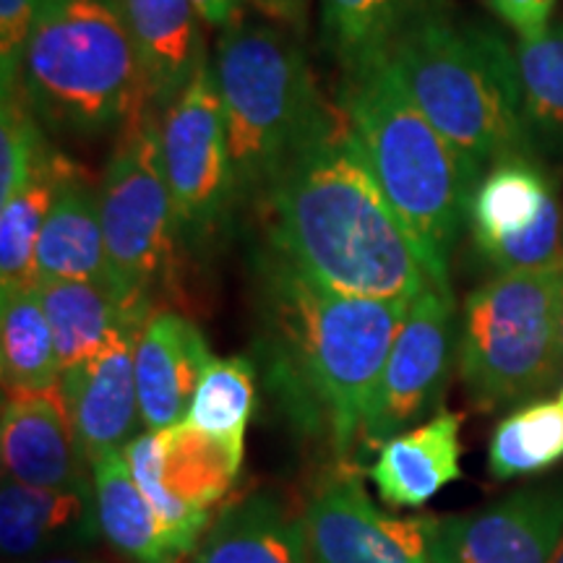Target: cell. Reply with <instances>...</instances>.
Here are the masks:
<instances>
[{"mask_svg": "<svg viewBox=\"0 0 563 563\" xmlns=\"http://www.w3.org/2000/svg\"><path fill=\"white\" fill-rule=\"evenodd\" d=\"M258 199L269 251L327 290L412 300L433 285L340 104L323 102Z\"/></svg>", "mask_w": 563, "mask_h": 563, "instance_id": "cell-1", "label": "cell"}, {"mask_svg": "<svg viewBox=\"0 0 563 563\" xmlns=\"http://www.w3.org/2000/svg\"><path fill=\"white\" fill-rule=\"evenodd\" d=\"M256 279L262 342L282 391L347 456L412 300L327 290L274 251L258 258Z\"/></svg>", "mask_w": 563, "mask_h": 563, "instance_id": "cell-2", "label": "cell"}, {"mask_svg": "<svg viewBox=\"0 0 563 563\" xmlns=\"http://www.w3.org/2000/svg\"><path fill=\"white\" fill-rule=\"evenodd\" d=\"M336 104L378 188L418 245L428 277L452 290L449 262L481 175L422 115L386 55L344 70Z\"/></svg>", "mask_w": 563, "mask_h": 563, "instance_id": "cell-3", "label": "cell"}, {"mask_svg": "<svg viewBox=\"0 0 563 563\" xmlns=\"http://www.w3.org/2000/svg\"><path fill=\"white\" fill-rule=\"evenodd\" d=\"M386 58L422 115L481 178L498 159L532 154L517 55L501 37L443 11L399 34Z\"/></svg>", "mask_w": 563, "mask_h": 563, "instance_id": "cell-4", "label": "cell"}, {"mask_svg": "<svg viewBox=\"0 0 563 563\" xmlns=\"http://www.w3.org/2000/svg\"><path fill=\"white\" fill-rule=\"evenodd\" d=\"M34 115L70 136L121 131L144 104V79L121 0H47L21 58Z\"/></svg>", "mask_w": 563, "mask_h": 563, "instance_id": "cell-5", "label": "cell"}, {"mask_svg": "<svg viewBox=\"0 0 563 563\" xmlns=\"http://www.w3.org/2000/svg\"><path fill=\"white\" fill-rule=\"evenodd\" d=\"M295 37L277 21L243 16L217 45L211 68L241 199L264 194L327 102Z\"/></svg>", "mask_w": 563, "mask_h": 563, "instance_id": "cell-6", "label": "cell"}, {"mask_svg": "<svg viewBox=\"0 0 563 563\" xmlns=\"http://www.w3.org/2000/svg\"><path fill=\"white\" fill-rule=\"evenodd\" d=\"M563 264L498 272L467 295L456 363L481 412L530 402L563 376Z\"/></svg>", "mask_w": 563, "mask_h": 563, "instance_id": "cell-7", "label": "cell"}, {"mask_svg": "<svg viewBox=\"0 0 563 563\" xmlns=\"http://www.w3.org/2000/svg\"><path fill=\"white\" fill-rule=\"evenodd\" d=\"M104 249L118 292L154 308V290L170 277L180 230L159 154V115L141 110L118 131L97 183Z\"/></svg>", "mask_w": 563, "mask_h": 563, "instance_id": "cell-8", "label": "cell"}, {"mask_svg": "<svg viewBox=\"0 0 563 563\" xmlns=\"http://www.w3.org/2000/svg\"><path fill=\"white\" fill-rule=\"evenodd\" d=\"M159 154L180 241L196 245L214 238L228 224L241 194L222 97L209 60L159 115Z\"/></svg>", "mask_w": 563, "mask_h": 563, "instance_id": "cell-9", "label": "cell"}, {"mask_svg": "<svg viewBox=\"0 0 563 563\" xmlns=\"http://www.w3.org/2000/svg\"><path fill=\"white\" fill-rule=\"evenodd\" d=\"M467 224L493 269L532 272L563 264L559 196L532 154H511L483 173L470 196Z\"/></svg>", "mask_w": 563, "mask_h": 563, "instance_id": "cell-10", "label": "cell"}, {"mask_svg": "<svg viewBox=\"0 0 563 563\" xmlns=\"http://www.w3.org/2000/svg\"><path fill=\"white\" fill-rule=\"evenodd\" d=\"M456 344V311L452 290L428 285L412 298L389 361L382 373L376 397L361 428L357 446L382 449L407 426L439 410L449 384Z\"/></svg>", "mask_w": 563, "mask_h": 563, "instance_id": "cell-11", "label": "cell"}, {"mask_svg": "<svg viewBox=\"0 0 563 563\" xmlns=\"http://www.w3.org/2000/svg\"><path fill=\"white\" fill-rule=\"evenodd\" d=\"M311 563H435L441 517L378 509L355 473L329 477L300 517Z\"/></svg>", "mask_w": 563, "mask_h": 563, "instance_id": "cell-12", "label": "cell"}, {"mask_svg": "<svg viewBox=\"0 0 563 563\" xmlns=\"http://www.w3.org/2000/svg\"><path fill=\"white\" fill-rule=\"evenodd\" d=\"M563 540V481L525 485L473 514L441 517V563H551Z\"/></svg>", "mask_w": 563, "mask_h": 563, "instance_id": "cell-13", "label": "cell"}, {"mask_svg": "<svg viewBox=\"0 0 563 563\" xmlns=\"http://www.w3.org/2000/svg\"><path fill=\"white\" fill-rule=\"evenodd\" d=\"M3 475L34 488H91V467L60 384L5 391L0 412Z\"/></svg>", "mask_w": 563, "mask_h": 563, "instance_id": "cell-14", "label": "cell"}, {"mask_svg": "<svg viewBox=\"0 0 563 563\" xmlns=\"http://www.w3.org/2000/svg\"><path fill=\"white\" fill-rule=\"evenodd\" d=\"M141 327L121 329L100 352L60 376L63 397L89 467L102 454L129 446L144 426L133 365Z\"/></svg>", "mask_w": 563, "mask_h": 563, "instance_id": "cell-15", "label": "cell"}, {"mask_svg": "<svg viewBox=\"0 0 563 563\" xmlns=\"http://www.w3.org/2000/svg\"><path fill=\"white\" fill-rule=\"evenodd\" d=\"M214 361L209 342L191 319L175 311H154L136 336V386L146 431H162L186 420L196 386Z\"/></svg>", "mask_w": 563, "mask_h": 563, "instance_id": "cell-16", "label": "cell"}, {"mask_svg": "<svg viewBox=\"0 0 563 563\" xmlns=\"http://www.w3.org/2000/svg\"><path fill=\"white\" fill-rule=\"evenodd\" d=\"M144 79L146 110L162 115L207 63L203 19L191 0H121Z\"/></svg>", "mask_w": 563, "mask_h": 563, "instance_id": "cell-17", "label": "cell"}, {"mask_svg": "<svg viewBox=\"0 0 563 563\" xmlns=\"http://www.w3.org/2000/svg\"><path fill=\"white\" fill-rule=\"evenodd\" d=\"M462 415L439 410L431 420L394 435L378 449L365 475L384 504L420 509L441 488L462 477Z\"/></svg>", "mask_w": 563, "mask_h": 563, "instance_id": "cell-18", "label": "cell"}, {"mask_svg": "<svg viewBox=\"0 0 563 563\" xmlns=\"http://www.w3.org/2000/svg\"><path fill=\"white\" fill-rule=\"evenodd\" d=\"M100 534L91 488H34L3 475L0 488V548L5 559L84 545Z\"/></svg>", "mask_w": 563, "mask_h": 563, "instance_id": "cell-19", "label": "cell"}, {"mask_svg": "<svg viewBox=\"0 0 563 563\" xmlns=\"http://www.w3.org/2000/svg\"><path fill=\"white\" fill-rule=\"evenodd\" d=\"M42 279L97 282V285L118 292L110 272L108 249H104L97 183H91L81 167L63 183L45 228H42L37 245V282Z\"/></svg>", "mask_w": 563, "mask_h": 563, "instance_id": "cell-20", "label": "cell"}, {"mask_svg": "<svg viewBox=\"0 0 563 563\" xmlns=\"http://www.w3.org/2000/svg\"><path fill=\"white\" fill-rule=\"evenodd\" d=\"M191 563H311V555L300 519L269 493H253L209 525Z\"/></svg>", "mask_w": 563, "mask_h": 563, "instance_id": "cell-21", "label": "cell"}, {"mask_svg": "<svg viewBox=\"0 0 563 563\" xmlns=\"http://www.w3.org/2000/svg\"><path fill=\"white\" fill-rule=\"evenodd\" d=\"M37 292L51 321L63 371L100 352L125 327H141L154 308L125 302L121 295L97 282L42 279Z\"/></svg>", "mask_w": 563, "mask_h": 563, "instance_id": "cell-22", "label": "cell"}, {"mask_svg": "<svg viewBox=\"0 0 563 563\" xmlns=\"http://www.w3.org/2000/svg\"><path fill=\"white\" fill-rule=\"evenodd\" d=\"M100 534L133 563H175L183 555L167 538L165 525L139 488L123 449L91 462Z\"/></svg>", "mask_w": 563, "mask_h": 563, "instance_id": "cell-23", "label": "cell"}, {"mask_svg": "<svg viewBox=\"0 0 563 563\" xmlns=\"http://www.w3.org/2000/svg\"><path fill=\"white\" fill-rule=\"evenodd\" d=\"M443 11L449 0H321V40L344 74L386 55L399 34Z\"/></svg>", "mask_w": 563, "mask_h": 563, "instance_id": "cell-24", "label": "cell"}, {"mask_svg": "<svg viewBox=\"0 0 563 563\" xmlns=\"http://www.w3.org/2000/svg\"><path fill=\"white\" fill-rule=\"evenodd\" d=\"M79 170L74 159L51 146L37 173L21 191L0 203V292H16L37 285V245L47 214L63 183Z\"/></svg>", "mask_w": 563, "mask_h": 563, "instance_id": "cell-25", "label": "cell"}, {"mask_svg": "<svg viewBox=\"0 0 563 563\" xmlns=\"http://www.w3.org/2000/svg\"><path fill=\"white\" fill-rule=\"evenodd\" d=\"M3 391H40L60 384L63 365L37 287L0 292Z\"/></svg>", "mask_w": 563, "mask_h": 563, "instance_id": "cell-26", "label": "cell"}, {"mask_svg": "<svg viewBox=\"0 0 563 563\" xmlns=\"http://www.w3.org/2000/svg\"><path fill=\"white\" fill-rule=\"evenodd\" d=\"M563 460L561 399H538L506 415L493 428L488 470L496 481L540 475Z\"/></svg>", "mask_w": 563, "mask_h": 563, "instance_id": "cell-27", "label": "cell"}, {"mask_svg": "<svg viewBox=\"0 0 563 563\" xmlns=\"http://www.w3.org/2000/svg\"><path fill=\"white\" fill-rule=\"evenodd\" d=\"M517 74L532 139L563 144V24L517 42Z\"/></svg>", "mask_w": 563, "mask_h": 563, "instance_id": "cell-28", "label": "cell"}, {"mask_svg": "<svg viewBox=\"0 0 563 563\" xmlns=\"http://www.w3.org/2000/svg\"><path fill=\"white\" fill-rule=\"evenodd\" d=\"M256 407V365L249 357H214L196 386L188 422L201 431L245 439V426Z\"/></svg>", "mask_w": 563, "mask_h": 563, "instance_id": "cell-29", "label": "cell"}, {"mask_svg": "<svg viewBox=\"0 0 563 563\" xmlns=\"http://www.w3.org/2000/svg\"><path fill=\"white\" fill-rule=\"evenodd\" d=\"M0 95V203H5L32 180L53 144L19 84Z\"/></svg>", "mask_w": 563, "mask_h": 563, "instance_id": "cell-30", "label": "cell"}, {"mask_svg": "<svg viewBox=\"0 0 563 563\" xmlns=\"http://www.w3.org/2000/svg\"><path fill=\"white\" fill-rule=\"evenodd\" d=\"M45 3L47 0H0V91L19 84L26 37Z\"/></svg>", "mask_w": 563, "mask_h": 563, "instance_id": "cell-31", "label": "cell"}, {"mask_svg": "<svg viewBox=\"0 0 563 563\" xmlns=\"http://www.w3.org/2000/svg\"><path fill=\"white\" fill-rule=\"evenodd\" d=\"M488 9L517 32L519 40H534L548 32L555 0H485Z\"/></svg>", "mask_w": 563, "mask_h": 563, "instance_id": "cell-32", "label": "cell"}, {"mask_svg": "<svg viewBox=\"0 0 563 563\" xmlns=\"http://www.w3.org/2000/svg\"><path fill=\"white\" fill-rule=\"evenodd\" d=\"M203 19V24L211 30H228L245 16V9L253 0H191Z\"/></svg>", "mask_w": 563, "mask_h": 563, "instance_id": "cell-33", "label": "cell"}, {"mask_svg": "<svg viewBox=\"0 0 563 563\" xmlns=\"http://www.w3.org/2000/svg\"><path fill=\"white\" fill-rule=\"evenodd\" d=\"M306 3L308 0H253V5L266 19L277 21V24L295 34H300L302 26H306Z\"/></svg>", "mask_w": 563, "mask_h": 563, "instance_id": "cell-34", "label": "cell"}, {"mask_svg": "<svg viewBox=\"0 0 563 563\" xmlns=\"http://www.w3.org/2000/svg\"><path fill=\"white\" fill-rule=\"evenodd\" d=\"M551 563H563V540H561L559 551H555V553H553V559H551Z\"/></svg>", "mask_w": 563, "mask_h": 563, "instance_id": "cell-35", "label": "cell"}, {"mask_svg": "<svg viewBox=\"0 0 563 563\" xmlns=\"http://www.w3.org/2000/svg\"><path fill=\"white\" fill-rule=\"evenodd\" d=\"M42 563H87V561H70V559H58V561H42Z\"/></svg>", "mask_w": 563, "mask_h": 563, "instance_id": "cell-36", "label": "cell"}, {"mask_svg": "<svg viewBox=\"0 0 563 563\" xmlns=\"http://www.w3.org/2000/svg\"><path fill=\"white\" fill-rule=\"evenodd\" d=\"M559 336H561V357H563V311H561V329H559Z\"/></svg>", "mask_w": 563, "mask_h": 563, "instance_id": "cell-37", "label": "cell"}, {"mask_svg": "<svg viewBox=\"0 0 563 563\" xmlns=\"http://www.w3.org/2000/svg\"><path fill=\"white\" fill-rule=\"evenodd\" d=\"M559 399H561V405H563V386H561V397Z\"/></svg>", "mask_w": 563, "mask_h": 563, "instance_id": "cell-38", "label": "cell"}, {"mask_svg": "<svg viewBox=\"0 0 563 563\" xmlns=\"http://www.w3.org/2000/svg\"><path fill=\"white\" fill-rule=\"evenodd\" d=\"M175 563H180V561H175Z\"/></svg>", "mask_w": 563, "mask_h": 563, "instance_id": "cell-39", "label": "cell"}, {"mask_svg": "<svg viewBox=\"0 0 563 563\" xmlns=\"http://www.w3.org/2000/svg\"><path fill=\"white\" fill-rule=\"evenodd\" d=\"M435 563H441V561H435Z\"/></svg>", "mask_w": 563, "mask_h": 563, "instance_id": "cell-40", "label": "cell"}]
</instances>
